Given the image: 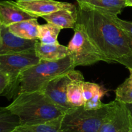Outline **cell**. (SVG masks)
Segmentation results:
<instances>
[{"instance_id": "1", "label": "cell", "mask_w": 132, "mask_h": 132, "mask_svg": "<svg viewBox=\"0 0 132 132\" xmlns=\"http://www.w3.org/2000/svg\"><path fill=\"white\" fill-rule=\"evenodd\" d=\"M77 23L108 63L128 68L132 58V40L103 12L82 5L77 7Z\"/></svg>"}, {"instance_id": "2", "label": "cell", "mask_w": 132, "mask_h": 132, "mask_svg": "<svg viewBox=\"0 0 132 132\" xmlns=\"http://www.w3.org/2000/svg\"><path fill=\"white\" fill-rule=\"evenodd\" d=\"M6 108L18 116L21 125L43 124L66 113L41 90L18 93Z\"/></svg>"}, {"instance_id": "3", "label": "cell", "mask_w": 132, "mask_h": 132, "mask_svg": "<svg viewBox=\"0 0 132 132\" xmlns=\"http://www.w3.org/2000/svg\"><path fill=\"white\" fill-rule=\"evenodd\" d=\"M70 56L57 61H44L27 69L19 76V93L41 90L45 84L56 76L75 69Z\"/></svg>"}, {"instance_id": "4", "label": "cell", "mask_w": 132, "mask_h": 132, "mask_svg": "<svg viewBox=\"0 0 132 132\" xmlns=\"http://www.w3.org/2000/svg\"><path fill=\"white\" fill-rule=\"evenodd\" d=\"M116 106L115 100L98 109L87 110L83 106L75 107L63 115L61 129L64 132H98Z\"/></svg>"}, {"instance_id": "5", "label": "cell", "mask_w": 132, "mask_h": 132, "mask_svg": "<svg viewBox=\"0 0 132 132\" xmlns=\"http://www.w3.org/2000/svg\"><path fill=\"white\" fill-rule=\"evenodd\" d=\"M41 62L35 49L0 56V71L8 75L9 84L2 95L9 100L19 93V76L21 72Z\"/></svg>"}, {"instance_id": "6", "label": "cell", "mask_w": 132, "mask_h": 132, "mask_svg": "<svg viewBox=\"0 0 132 132\" xmlns=\"http://www.w3.org/2000/svg\"><path fill=\"white\" fill-rule=\"evenodd\" d=\"M73 30V36L67 47L76 67L91 65L99 61L108 62L93 43L82 25L77 22Z\"/></svg>"}, {"instance_id": "7", "label": "cell", "mask_w": 132, "mask_h": 132, "mask_svg": "<svg viewBox=\"0 0 132 132\" xmlns=\"http://www.w3.org/2000/svg\"><path fill=\"white\" fill-rule=\"evenodd\" d=\"M78 71L74 69L56 76L45 84L41 89L56 106L65 112L76 107L71 105L67 100V88Z\"/></svg>"}, {"instance_id": "8", "label": "cell", "mask_w": 132, "mask_h": 132, "mask_svg": "<svg viewBox=\"0 0 132 132\" xmlns=\"http://www.w3.org/2000/svg\"><path fill=\"white\" fill-rule=\"evenodd\" d=\"M132 116L125 104L116 100V106L110 117L98 132H131Z\"/></svg>"}, {"instance_id": "9", "label": "cell", "mask_w": 132, "mask_h": 132, "mask_svg": "<svg viewBox=\"0 0 132 132\" xmlns=\"http://www.w3.org/2000/svg\"><path fill=\"white\" fill-rule=\"evenodd\" d=\"M15 2L19 7L37 18L59 10H77V7L73 4L55 0H36L33 1Z\"/></svg>"}, {"instance_id": "10", "label": "cell", "mask_w": 132, "mask_h": 132, "mask_svg": "<svg viewBox=\"0 0 132 132\" xmlns=\"http://www.w3.org/2000/svg\"><path fill=\"white\" fill-rule=\"evenodd\" d=\"M0 36V56L34 50L38 40H27L12 33L9 27L2 26Z\"/></svg>"}, {"instance_id": "11", "label": "cell", "mask_w": 132, "mask_h": 132, "mask_svg": "<svg viewBox=\"0 0 132 132\" xmlns=\"http://www.w3.org/2000/svg\"><path fill=\"white\" fill-rule=\"evenodd\" d=\"M37 19L19 7L15 1H0V21L3 26L11 25L28 19Z\"/></svg>"}, {"instance_id": "12", "label": "cell", "mask_w": 132, "mask_h": 132, "mask_svg": "<svg viewBox=\"0 0 132 132\" xmlns=\"http://www.w3.org/2000/svg\"><path fill=\"white\" fill-rule=\"evenodd\" d=\"M35 51L41 60L49 62L59 60L69 55L68 47L59 43L46 44L38 41L35 45Z\"/></svg>"}, {"instance_id": "13", "label": "cell", "mask_w": 132, "mask_h": 132, "mask_svg": "<svg viewBox=\"0 0 132 132\" xmlns=\"http://www.w3.org/2000/svg\"><path fill=\"white\" fill-rule=\"evenodd\" d=\"M106 93V91L99 84L85 82L83 84L84 108L87 110H94L103 107L105 104L101 102V98Z\"/></svg>"}, {"instance_id": "14", "label": "cell", "mask_w": 132, "mask_h": 132, "mask_svg": "<svg viewBox=\"0 0 132 132\" xmlns=\"http://www.w3.org/2000/svg\"><path fill=\"white\" fill-rule=\"evenodd\" d=\"M47 23H52L61 29L74 28L77 21V8L76 10H59L42 16Z\"/></svg>"}, {"instance_id": "15", "label": "cell", "mask_w": 132, "mask_h": 132, "mask_svg": "<svg viewBox=\"0 0 132 132\" xmlns=\"http://www.w3.org/2000/svg\"><path fill=\"white\" fill-rule=\"evenodd\" d=\"M78 5L118 16L126 7L125 0H76Z\"/></svg>"}, {"instance_id": "16", "label": "cell", "mask_w": 132, "mask_h": 132, "mask_svg": "<svg viewBox=\"0 0 132 132\" xmlns=\"http://www.w3.org/2000/svg\"><path fill=\"white\" fill-rule=\"evenodd\" d=\"M39 25L37 19L36 18L18 22L8 27L12 33L21 38L38 40Z\"/></svg>"}, {"instance_id": "17", "label": "cell", "mask_w": 132, "mask_h": 132, "mask_svg": "<svg viewBox=\"0 0 132 132\" xmlns=\"http://www.w3.org/2000/svg\"><path fill=\"white\" fill-rule=\"evenodd\" d=\"M83 75L78 71L76 77L68 84L67 88V100L75 107L83 106L85 100L83 97V84L85 82Z\"/></svg>"}, {"instance_id": "18", "label": "cell", "mask_w": 132, "mask_h": 132, "mask_svg": "<svg viewBox=\"0 0 132 132\" xmlns=\"http://www.w3.org/2000/svg\"><path fill=\"white\" fill-rule=\"evenodd\" d=\"M63 116L46 123L36 125H20L14 132H64L61 129Z\"/></svg>"}, {"instance_id": "19", "label": "cell", "mask_w": 132, "mask_h": 132, "mask_svg": "<svg viewBox=\"0 0 132 132\" xmlns=\"http://www.w3.org/2000/svg\"><path fill=\"white\" fill-rule=\"evenodd\" d=\"M20 121L6 107H0V132H14L20 126Z\"/></svg>"}, {"instance_id": "20", "label": "cell", "mask_w": 132, "mask_h": 132, "mask_svg": "<svg viewBox=\"0 0 132 132\" xmlns=\"http://www.w3.org/2000/svg\"><path fill=\"white\" fill-rule=\"evenodd\" d=\"M61 30L60 28L52 23H46L39 25L38 28V40L40 42L46 44L59 43L57 38Z\"/></svg>"}, {"instance_id": "21", "label": "cell", "mask_w": 132, "mask_h": 132, "mask_svg": "<svg viewBox=\"0 0 132 132\" xmlns=\"http://www.w3.org/2000/svg\"><path fill=\"white\" fill-rule=\"evenodd\" d=\"M130 75L116 89V100L129 104H132V69H128Z\"/></svg>"}, {"instance_id": "22", "label": "cell", "mask_w": 132, "mask_h": 132, "mask_svg": "<svg viewBox=\"0 0 132 132\" xmlns=\"http://www.w3.org/2000/svg\"><path fill=\"white\" fill-rule=\"evenodd\" d=\"M116 25L118 26L119 28L123 30L130 37L132 40V21H129L123 20V19H120L118 18L117 16L114 15V14H110L108 12H104Z\"/></svg>"}, {"instance_id": "23", "label": "cell", "mask_w": 132, "mask_h": 132, "mask_svg": "<svg viewBox=\"0 0 132 132\" xmlns=\"http://www.w3.org/2000/svg\"><path fill=\"white\" fill-rule=\"evenodd\" d=\"M9 84V78L6 73L0 71V95H2Z\"/></svg>"}, {"instance_id": "24", "label": "cell", "mask_w": 132, "mask_h": 132, "mask_svg": "<svg viewBox=\"0 0 132 132\" xmlns=\"http://www.w3.org/2000/svg\"><path fill=\"white\" fill-rule=\"evenodd\" d=\"M126 6H132V0H125Z\"/></svg>"}, {"instance_id": "25", "label": "cell", "mask_w": 132, "mask_h": 132, "mask_svg": "<svg viewBox=\"0 0 132 132\" xmlns=\"http://www.w3.org/2000/svg\"><path fill=\"white\" fill-rule=\"evenodd\" d=\"M127 107L128 108L129 111H130V114H131V116H132V104H126Z\"/></svg>"}, {"instance_id": "26", "label": "cell", "mask_w": 132, "mask_h": 132, "mask_svg": "<svg viewBox=\"0 0 132 132\" xmlns=\"http://www.w3.org/2000/svg\"><path fill=\"white\" fill-rule=\"evenodd\" d=\"M36 1V0H16L17 2H19V1Z\"/></svg>"}, {"instance_id": "27", "label": "cell", "mask_w": 132, "mask_h": 132, "mask_svg": "<svg viewBox=\"0 0 132 132\" xmlns=\"http://www.w3.org/2000/svg\"><path fill=\"white\" fill-rule=\"evenodd\" d=\"M128 69H132V58H131V62H130V66H129V67Z\"/></svg>"}, {"instance_id": "28", "label": "cell", "mask_w": 132, "mask_h": 132, "mask_svg": "<svg viewBox=\"0 0 132 132\" xmlns=\"http://www.w3.org/2000/svg\"><path fill=\"white\" fill-rule=\"evenodd\" d=\"M2 24H1V21H0V31H1V27H2Z\"/></svg>"}, {"instance_id": "29", "label": "cell", "mask_w": 132, "mask_h": 132, "mask_svg": "<svg viewBox=\"0 0 132 132\" xmlns=\"http://www.w3.org/2000/svg\"><path fill=\"white\" fill-rule=\"evenodd\" d=\"M0 36H1V32H0Z\"/></svg>"}, {"instance_id": "30", "label": "cell", "mask_w": 132, "mask_h": 132, "mask_svg": "<svg viewBox=\"0 0 132 132\" xmlns=\"http://www.w3.org/2000/svg\"><path fill=\"white\" fill-rule=\"evenodd\" d=\"M131 132H132V129H131Z\"/></svg>"}, {"instance_id": "31", "label": "cell", "mask_w": 132, "mask_h": 132, "mask_svg": "<svg viewBox=\"0 0 132 132\" xmlns=\"http://www.w3.org/2000/svg\"></svg>"}]
</instances>
